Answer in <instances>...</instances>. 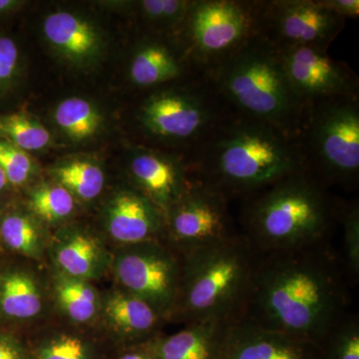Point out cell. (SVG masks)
Instances as JSON below:
<instances>
[{"label":"cell","mask_w":359,"mask_h":359,"mask_svg":"<svg viewBox=\"0 0 359 359\" xmlns=\"http://www.w3.org/2000/svg\"><path fill=\"white\" fill-rule=\"evenodd\" d=\"M0 138L25 152L42 150L51 140L50 134L43 125L18 113L0 116Z\"/></svg>","instance_id":"cell-26"},{"label":"cell","mask_w":359,"mask_h":359,"mask_svg":"<svg viewBox=\"0 0 359 359\" xmlns=\"http://www.w3.org/2000/svg\"><path fill=\"white\" fill-rule=\"evenodd\" d=\"M54 119L59 128L77 141L93 136L101 125V116L96 108L79 97L65 99L59 104Z\"/></svg>","instance_id":"cell-22"},{"label":"cell","mask_w":359,"mask_h":359,"mask_svg":"<svg viewBox=\"0 0 359 359\" xmlns=\"http://www.w3.org/2000/svg\"><path fill=\"white\" fill-rule=\"evenodd\" d=\"M36 355L37 359H91L83 340L70 335H61L44 342Z\"/></svg>","instance_id":"cell-32"},{"label":"cell","mask_w":359,"mask_h":359,"mask_svg":"<svg viewBox=\"0 0 359 359\" xmlns=\"http://www.w3.org/2000/svg\"><path fill=\"white\" fill-rule=\"evenodd\" d=\"M299 142L306 170L323 185L358 188L359 98L311 104Z\"/></svg>","instance_id":"cell-6"},{"label":"cell","mask_w":359,"mask_h":359,"mask_svg":"<svg viewBox=\"0 0 359 359\" xmlns=\"http://www.w3.org/2000/svg\"><path fill=\"white\" fill-rule=\"evenodd\" d=\"M278 51L292 88L308 105L325 99L359 98L358 74L346 63L330 57L327 51L313 47Z\"/></svg>","instance_id":"cell-12"},{"label":"cell","mask_w":359,"mask_h":359,"mask_svg":"<svg viewBox=\"0 0 359 359\" xmlns=\"http://www.w3.org/2000/svg\"><path fill=\"white\" fill-rule=\"evenodd\" d=\"M323 359H359V321L347 313L320 344Z\"/></svg>","instance_id":"cell-27"},{"label":"cell","mask_w":359,"mask_h":359,"mask_svg":"<svg viewBox=\"0 0 359 359\" xmlns=\"http://www.w3.org/2000/svg\"><path fill=\"white\" fill-rule=\"evenodd\" d=\"M222 359H323V353L313 341L238 318L231 323Z\"/></svg>","instance_id":"cell-13"},{"label":"cell","mask_w":359,"mask_h":359,"mask_svg":"<svg viewBox=\"0 0 359 359\" xmlns=\"http://www.w3.org/2000/svg\"><path fill=\"white\" fill-rule=\"evenodd\" d=\"M0 166L7 182L14 186L25 184L32 173V159L25 151L2 138H0Z\"/></svg>","instance_id":"cell-31"},{"label":"cell","mask_w":359,"mask_h":359,"mask_svg":"<svg viewBox=\"0 0 359 359\" xmlns=\"http://www.w3.org/2000/svg\"><path fill=\"white\" fill-rule=\"evenodd\" d=\"M59 183L83 200H93L102 192L104 174L97 165L87 161H73L54 170Z\"/></svg>","instance_id":"cell-24"},{"label":"cell","mask_w":359,"mask_h":359,"mask_svg":"<svg viewBox=\"0 0 359 359\" xmlns=\"http://www.w3.org/2000/svg\"><path fill=\"white\" fill-rule=\"evenodd\" d=\"M107 230L125 245L161 241L164 237V212L138 190H123L107 208Z\"/></svg>","instance_id":"cell-16"},{"label":"cell","mask_w":359,"mask_h":359,"mask_svg":"<svg viewBox=\"0 0 359 359\" xmlns=\"http://www.w3.org/2000/svg\"><path fill=\"white\" fill-rule=\"evenodd\" d=\"M42 299L32 276L20 271L0 276V313L13 320L34 318L41 311Z\"/></svg>","instance_id":"cell-20"},{"label":"cell","mask_w":359,"mask_h":359,"mask_svg":"<svg viewBox=\"0 0 359 359\" xmlns=\"http://www.w3.org/2000/svg\"><path fill=\"white\" fill-rule=\"evenodd\" d=\"M337 198L309 171L292 175L245 198L243 236L259 254L327 243Z\"/></svg>","instance_id":"cell-3"},{"label":"cell","mask_w":359,"mask_h":359,"mask_svg":"<svg viewBox=\"0 0 359 359\" xmlns=\"http://www.w3.org/2000/svg\"><path fill=\"white\" fill-rule=\"evenodd\" d=\"M335 217L342 226V254L339 255L349 283L359 276V205L358 200L337 199Z\"/></svg>","instance_id":"cell-23"},{"label":"cell","mask_w":359,"mask_h":359,"mask_svg":"<svg viewBox=\"0 0 359 359\" xmlns=\"http://www.w3.org/2000/svg\"><path fill=\"white\" fill-rule=\"evenodd\" d=\"M57 299L61 309L71 320L86 323L94 318L98 309V297L95 290L84 280L62 278L57 285Z\"/></svg>","instance_id":"cell-25"},{"label":"cell","mask_w":359,"mask_h":359,"mask_svg":"<svg viewBox=\"0 0 359 359\" xmlns=\"http://www.w3.org/2000/svg\"><path fill=\"white\" fill-rule=\"evenodd\" d=\"M346 20L318 0H262L259 35L278 50L313 47L327 51Z\"/></svg>","instance_id":"cell-11"},{"label":"cell","mask_w":359,"mask_h":359,"mask_svg":"<svg viewBox=\"0 0 359 359\" xmlns=\"http://www.w3.org/2000/svg\"><path fill=\"white\" fill-rule=\"evenodd\" d=\"M18 4L20 2L14 1V0H0V14L13 11Z\"/></svg>","instance_id":"cell-37"},{"label":"cell","mask_w":359,"mask_h":359,"mask_svg":"<svg viewBox=\"0 0 359 359\" xmlns=\"http://www.w3.org/2000/svg\"><path fill=\"white\" fill-rule=\"evenodd\" d=\"M262 0H193L176 35L200 73L259 35Z\"/></svg>","instance_id":"cell-8"},{"label":"cell","mask_w":359,"mask_h":359,"mask_svg":"<svg viewBox=\"0 0 359 359\" xmlns=\"http://www.w3.org/2000/svg\"><path fill=\"white\" fill-rule=\"evenodd\" d=\"M166 244L180 257L238 235L229 199L211 187L190 180L185 192L164 212Z\"/></svg>","instance_id":"cell-9"},{"label":"cell","mask_w":359,"mask_h":359,"mask_svg":"<svg viewBox=\"0 0 359 359\" xmlns=\"http://www.w3.org/2000/svg\"><path fill=\"white\" fill-rule=\"evenodd\" d=\"M181 81L154 89L139 107L137 120L149 138L193 150L231 112L204 73Z\"/></svg>","instance_id":"cell-7"},{"label":"cell","mask_w":359,"mask_h":359,"mask_svg":"<svg viewBox=\"0 0 359 359\" xmlns=\"http://www.w3.org/2000/svg\"><path fill=\"white\" fill-rule=\"evenodd\" d=\"M257 252L242 235L182 257L175 318L188 323L242 316Z\"/></svg>","instance_id":"cell-5"},{"label":"cell","mask_w":359,"mask_h":359,"mask_svg":"<svg viewBox=\"0 0 359 359\" xmlns=\"http://www.w3.org/2000/svg\"><path fill=\"white\" fill-rule=\"evenodd\" d=\"M190 179L229 200L247 198L308 171L299 140L266 123L231 113L192 150Z\"/></svg>","instance_id":"cell-2"},{"label":"cell","mask_w":359,"mask_h":359,"mask_svg":"<svg viewBox=\"0 0 359 359\" xmlns=\"http://www.w3.org/2000/svg\"><path fill=\"white\" fill-rule=\"evenodd\" d=\"M200 74L178 37L147 39L137 47L129 66V78L139 88L156 89Z\"/></svg>","instance_id":"cell-14"},{"label":"cell","mask_w":359,"mask_h":359,"mask_svg":"<svg viewBox=\"0 0 359 359\" xmlns=\"http://www.w3.org/2000/svg\"><path fill=\"white\" fill-rule=\"evenodd\" d=\"M0 359H25L22 348L11 337H0Z\"/></svg>","instance_id":"cell-35"},{"label":"cell","mask_w":359,"mask_h":359,"mask_svg":"<svg viewBox=\"0 0 359 359\" xmlns=\"http://www.w3.org/2000/svg\"><path fill=\"white\" fill-rule=\"evenodd\" d=\"M20 52L9 37H0V87L11 82L18 70Z\"/></svg>","instance_id":"cell-33"},{"label":"cell","mask_w":359,"mask_h":359,"mask_svg":"<svg viewBox=\"0 0 359 359\" xmlns=\"http://www.w3.org/2000/svg\"><path fill=\"white\" fill-rule=\"evenodd\" d=\"M7 183H8V182H7L6 174H4V170H2L1 166H0V193L4 190Z\"/></svg>","instance_id":"cell-38"},{"label":"cell","mask_w":359,"mask_h":359,"mask_svg":"<svg viewBox=\"0 0 359 359\" xmlns=\"http://www.w3.org/2000/svg\"><path fill=\"white\" fill-rule=\"evenodd\" d=\"M0 235L7 247L27 257L39 254V230L27 217L11 214L2 219Z\"/></svg>","instance_id":"cell-28"},{"label":"cell","mask_w":359,"mask_h":359,"mask_svg":"<svg viewBox=\"0 0 359 359\" xmlns=\"http://www.w3.org/2000/svg\"><path fill=\"white\" fill-rule=\"evenodd\" d=\"M55 256L68 276L80 280L95 278L102 269V250L96 240L85 233H74L61 241Z\"/></svg>","instance_id":"cell-21"},{"label":"cell","mask_w":359,"mask_h":359,"mask_svg":"<svg viewBox=\"0 0 359 359\" xmlns=\"http://www.w3.org/2000/svg\"><path fill=\"white\" fill-rule=\"evenodd\" d=\"M30 205L40 218L57 222L67 218L74 209L72 194L61 185L41 186L33 191Z\"/></svg>","instance_id":"cell-29"},{"label":"cell","mask_w":359,"mask_h":359,"mask_svg":"<svg viewBox=\"0 0 359 359\" xmlns=\"http://www.w3.org/2000/svg\"><path fill=\"white\" fill-rule=\"evenodd\" d=\"M318 2L320 6L346 20L359 16L358 0H318Z\"/></svg>","instance_id":"cell-34"},{"label":"cell","mask_w":359,"mask_h":359,"mask_svg":"<svg viewBox=\"0 0 359 359\" xmlns=\"http://www.w3.org/2000/svg\"><path fill=\"white\" fill-rule=\"evenodd\" d=\"M187 0H144L139 4L142 15L150 25L170 34H178L190 7Z\"/></svg>","instance_id":"cell-30"},{"label":"cell","mask_w":359,"mask_h":359,"mask_svg":"<svg viewBox=\"0 0 359 359\" xmlns=\"http://www.w3.org/2000/svg\"><path fill=\"white\" fill-rule=\"evenodd\" d=\"M130 173L137 190L165 212L190 183L188 163L155 151L135 153L130 162Z\"/></svg>","instance_id":"cell-15"},{"label":"cell","mask_w":359,"mask_h":359,"mask_svg":"<svg viewBox=\"0 0 359 359\" xmlns=\"http://www.w3.org/2000/svg\"><path fill=\"white\" fill-rule=\"evenodd\" d=\"M204 74L231 113L299 140L309 105L295 93L278 51L263 36L250 39Z\"/></svg>","instance_id":"cell-4"},{"label":"cell","mask_w":359,"mask_h":359,"mask_svg":"<svg viewBox=\"0 0 359 359\" xmlns=\"http://www.w3.org/2000/svg\"><path fill=\"white\" fill-rule=\"evenodd\" d=\"M116 276L130 294L150 304L163 318H170L182 273V257L162 242L125 245L116 257Z\"/></svg>","instance_id":"cell-10"},{"label":"cell","mask_w":359,"mask_h":359,"mask_svg":"<svg viewBox=\"0 0 359 359\" xmlns=\"http://www.w3.org/2000/svg\"><path fill=\"white\" fill-rule=\"evenodd\" d=\"M233 320H205L188 323L181 332L157 339L156 359H222Z\"/></svg>","instance_id":"cell-17"},{"label":"cell","mask_w":359,"mask_h":359,"mask_svg":"<svg viewBox=\"0 0 359 359\" xmlns=\"http://www.w3.org/2000/svg\"><path fill=\"white\" fill-rule=\"evenodd\" d=\"M104 311L116 330L131 339H149L164 320L150 304L126 290L109 297Z\"/></svg>","instance_id":"cell-19"},{"label":"cell","mask_w":359,"mask_h":359,"mask_svg":"<svg viewBox=\"0 0 359 359\" xmlns=\"http://www.w3.org/2000/svg\"><path fill=\"white\" fill-rule=\"evenodd\" d=\"M344 264L330 243L257 252L241 318L320 346L348 311Z\"/></svg>","instance_id":"cell-1"},{"label":"cell","mask_w":359,"mask_h":359,"mask_svg":"<svg viewBox=\"0 0 359 359\" xmlns=\"http://www.w3.org/2000/svg\"><path fill=\"white\" fill-rule=\"evenodd\" d=\"M45 37L66 57L83 62L100 51V35L88 21L75 14L59 11L44 21Z\"/></svg>","instance_id":"cell-18"},{"label":"cell","mask_w":359,"mask_h":359,"mask_svg":"<svg viewBox=\"0 0 359 359\" xmlns=\"http://www.w3.org/2000/svg\"><path fill=\"white\" fill-rule=\"evenodd\" d=\"M157 339L151 340L144 346H139L138 349L123 354L119 359H156L155 351Z\"/></svg>","instance_id":"cell-36"}]
</instances>
